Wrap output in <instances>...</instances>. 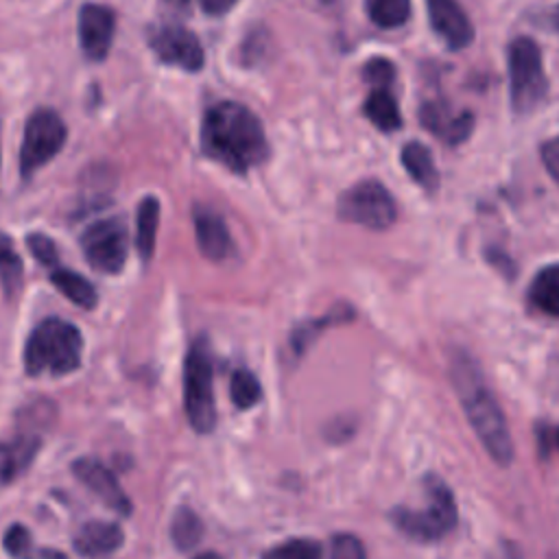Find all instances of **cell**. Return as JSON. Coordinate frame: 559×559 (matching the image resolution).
I'll return each instance as SVG.
<instances>
[{
	"instance_id": "6da1fadb",
	"label": "cell",
	"mask_w": 559,
	"mask_h": 559,
	"mask_svg": "<svg viewBox=\"0 0 559 559\" xmlns=\"http://www.w3.org/2000/svg\"><path fill=\"white\" fill-rule=\"evenodd\" d=\"M201 148L231 173H247L269 157L264 129L253 111L234 100L212 105L201 124Z\"/></svg>"
},
{
	"instance_id": "7a4b0ae2",
	"label": "cell",
	"mask_w": 559,
	"mask_h": 559,
	"mask_svg": "<svg viewBox=\"0 0 559 559\" xmlns=\"http://www.w3.org/2000/svg\"><path fill=\"white\" fill-rule=\"evenodd\" d=\"M450 380L463 413L487 454L498 465H509L513 461V439L502 408L487 386L478 362L469 354L454 349L450 354Z\"/></svg>"
},
{
	"instance_id": "3957f363",
	"label": "cell",
	"mask_w": 559,
	"mask_h": 559,
	"mask_svg": "<svg viewBox=\"0 0 559 559\" xmlns=\"http://www.w3.org/2000/svg\"><path fill=\"white\" fill-rule=\"evenodd\" d=\"M83 336L76 325L59 317L39 321L24 345V369L28 376H66L81 367Z\"/></svg>"
},
{
	"instance_id": "277c9868",
	"label": "cell",
	"mask_w": 559,
	"mask_h": 559,
	"mask_svg": "<svg viewBox=\"0 0 559 559\" xmlns=\"http://www.w3.org/2000/svg\"><path fill=\"white\" fill-rule=\"evenodd\" d=\"M424 496L426 502L421 509L397 507L389 518L402 535L415 542H435L454 528L456 502L450 487L439 476H426Z\"/></svg>"
},
{
	"instance_id": "5b68a950",
	"label": "cell",
	"mask_w": 559,
	"mask_h": 559,
	"mask_svg": "<svg viewBox=\"0 0 559 559\" xmlns=\"http://www.w3.org/2000/svg\"><path fill=\"white\" fill-rule=\"evenodd\" d=\"M183 408L197 432H212L216 426L214 367L205 338H197L183 362Z\"/></svg>"
},
{
	"instance_id": "8992f818",
	"label": "cell",
	"mask_w": 559,
	"mask_h": 559,
	"mask_svg": "<svg viewBox=\"0 0 559 559\" xmlns=\"http://www.w3.org/2000/svg\"><path fill=\"white\" fill-rule=\"evenodd\" d=\"M509 94L515 111H531L546 94L542 50L531 37H518L509 46Z\"/></svg>"
},
{
	"instance_id": "52a82bcc",
	"label": "cell",
	"mask_w": 559,
	"mask_h": 559,
	"mask_svg": "<svg viewBox=\"0 0 559 559\" xmlns=\"http://www.w3.org/2000/svg\"><path fill=\"white\" fill-rule=\"evenodd\" d=\"M336 212L343 221L376 231L389 229L397 218L395 199L376 179L358 181L345 190L338 199Z\"/></svg>"
},
{
	"instance_id": "ba28073f",
	"label": "cell",
	"mask_w": 559,
	"mask_h": 559,
	"mask_svg": "<svg viewBox=\"0 0 559 559\" xmlns=\"http://www.w3.org/2000/svg\"><path fill=\"white\" fill-rule=\"evenodd\" d=\"M66 124L55 109H37L28 116L20 148V173L31 177L37 168L48 164L66 144Z\"/></svg>"
},
{
	"instance_id": "9c48e42d",
	"label": "cell",
	"mask_w": 559,
	"mask_h": 559,
	"mask_svg": "<svg viewBox=\"0 0 559 559\" xmlns=\"http://www.w3.org/2000/svg\"><path fill=\"white\" fill-rule=\"evenodd\" d=\"M81 249L87 264L105 275L122 271L129 253V231L120 218L92 223L81 236Z\"/></svg>"
},
{
	"instance_id": "30bf717a",
	"label": "cell",
	"mask_w": 559,
	"mask_h": 559,
	"mask_svg": "<svg viewBox=\"0 0 559 559\" xmlns=\"http://www.w3.org/2000/svg\"><path fill=\"white\" fill-rule=\"evenodd\" d=\"M148 44L153 52L157 55L159 61L168 66L183 68L188 72H197L205 63L203 48L197 39V35L183 26L177 24H166L148 35Z\"/></svg>"
},
{
	"instance_id": "8fae6325",
	"label": "cell",
	"mask_w": 559,
	"mask_h": 559,
	"mask_svg": "<svg viewBox=\"0 0 559 559\" xmlns=\"http://www.w3.org/2000/svg\"><path fill=\"white\" fill-rule=\"evenodd\" d=\"M72 474L111 511L120 513V515H129L131 513V500L124 493V489L120 487V483L116 480L114 472L100 463L98 459H76L72 463Z\"/></svg>"
},
{
	"instance_id": "7c38bea8",
	"label": "cell",
	"mask_w": 559,
	"mask_h": 559,
	"mask_svg": "<svg viewBox=\"0 0 559 559\" xmlns=\"http://www.w3.org/2000/svg\"><path fill=\"white\" fill-rule=\"evenodd\" d=\"M116 31V15L109 7L87 2L79 11V41L87 59L100 61L107 57Z\"/></svg>"
},
{
	"instance_id": "4fadbf2b",
	"label": "cell",
	"mask_w": 559,
	"mask_h": 559,
	"mask_svg": "<svg viewBox=\"0 0 559 559\" xmlns=\"http://www.w3.org/2000/svg\"><path fill=\"white\" fill-rule=\"evenodd\" d=\"M426 7L432 28L450 48H465L474 39V26L456 0H426Z\"/></svg>"
},
{
	"instance_id": "5bb4252c",
	"label": "cell",
	"mask_w": 559,
	"mask_h": 559,
	"mask_svg": "<svg viewBox=\"0 0 559 559\" xmlns=\"http://www.w3.org/2000/svg\"><path fill=\"white\" fill-rule=\"evenodd\" d=\"M194 236L199 251L214 262H223L234 255L236 247L223 216L210 207H194Z\"/></svg>"
},
{
	"instance_id": "9a60e30c",
	"label": "cell",
	"mask_w": 559,
	"mask_h": 559,
	"mask_svg": "<svg viewBox=\"0 0 559 559\" xmlns=\"http://www.w3.org/2000/svg\"><path fill=\"white\" fill-rule=\"evenodd\" d=\"M122 542H124L122 528L114 522H103V520L85 522L72 539L74 550L87 559H103L116 552L122 546Z\"/></svg>"
},
{
	"instance_id": "2e32d148",
	"label": "cell",
	"mask_w": 559,
	"mask_h": 559,
	"mask_svg": "<svg viewBox=\"0 0 559 559\" xmlns=\"http://www.w3.org/2000/svg\"><path fill=\"white\" fill-rule=\"evenodd\" d=\"M39 437L33 432L17 435L11 441H0V485H9L26 472L39 450Z\"/></svg>"
},
{
	"instance_id": "e0dca14e",
	"label": "cell",
	"mask_w": 559,
	"mask_h": 559,
	"mask_svg": "<svg viewBox=\"0 0 559 559\" xmlns=\"http://www.w3.org/2000/svg\"><path fill=\"white\" fill-rule=\"evenodd\" d=\"M421 120L432 133H439L448 142L465 140L472 129L469 114H448V109L441 105H426L421 109Z\"/></svg>"
},
{
	"instance_id": "ac0fdd59",
	"label": "cell",
	"mask_w": 559,
	"mask_h": 559,
	"mask_svg": "<svg viewBox=\"0 0 559 559\" xmlns=\"http://www.w3.org/2000/svg\"><path fill=\"white\" fill-rule=\"evenodd\" d=\"M528 301L548 317H559V264H548L535 273L528 286Z\"/></svg>"
},
{
	"instance_id": "d6986e66",
	"label": "cell",
	"mask_w": 559,
	"mask_h": 559,
	"mask_svg": "<svg viewBox=\"0 0 559 559\" xmlns=\"http://www.w3.org/2000/svg\"><path fill=\"white\" fill-rule=\"evenodd\" d=\"M400 159H402V166L406 168V173L411 175V179L415 183H419L424 190L432 192L439 186V173L435 168L430 151L424 144H419V142L404 144Z\"/></svg>"
},
{
	"instance_id": "ffe728a7",
	"label": "cell",
	"mask_w": 559,
	"mask_h": 559,
	"mask_svg": "<svg viewBox=\"0 0 559 559\" xmlns=\"http://www.w3.org/2000/svg\"><path fill=\"white\" fill-rule=\"evenodd\" d=\"M157 225H159V201L155 197H144L138 205V218H135V247L144 262H148L155 251Z\"/></svg>"
},
{
	"instance_id": "44dd1931",
	"label": "cell",
	"mask_w": 559,
	"mask_h": 559,
	"mask_svg": "<svg viewBox=\"0 0 559 559\" xmlns=\"http://www.w3.org/2000/svg\"><path fill=\"white\" fill-rule=\"evenodd\" d=\"M50 282L55 284V288L66 295L72 304L90 310L96 306L98 301V295H96V288L79 273L70 271V269H61V266H55L52 273H50Z\"/></svg>"
},
{
	"instance_id": "7402d4cb",
	"label": "cell",
	"mask_w": 559,
	"mask_h": 559,
	"mask_svg": "<svg viewBox=\"0 0 559 559\" xmlns=\"http://www.w3.org/2000/svg\"><path fill=\"white\" fill-rule=\"evenodd\" d=\"M362 111L380 131H395L402 127L397 103L386 87H373L362 105Z\"/></svg>"
},
{
	"instance_id": "603a6c76",
	"label": "cell",
	"mask_w": 559,
	"mask_h": 559,
	"mask_svg": "<svg viewBox=\"0 0 559 559\" xmlns=\"http://www.w3.org/2000/svg\"><path fill=\"white\" fill-rule=\"evenodd\" d=\"M203 537V522L199 520V515L188 509L181 507L175 511L173 522H170V539L179 550H192Z\"/></svg>"
},
{
	"instance_id": "cb8c5ba5",
	"label": "cell",
	"mask_w": 559,
	"mask_h": 559,
	"mask_svg": "<svg viewBox=\"0 0 559 559\" xmlns=\"http://www.w3.org/2000/svg\"><path fill=\"white\" fill-rule=\"evenodd\" d=\"M0 282L7 299H11L22 286V260L13 240L4 231H0Z\"/></svg>"
},
{
	"instance_id": "d4e9b609",
	"label": "cell",
	"mask_w": 559,
	"mask_h": 559,
	"mask_svg": "<svg viewBox=\"0 0 559 559\" xmlns=\"http://www.w3.org/2000/svg\"><path fill=\"white\" fill-rule=\"evenodd\" d=\"M369 20L380 28H397L411 15V0H367Z\"/></svg>"
},
{
	"instance_id": "484cf974",
	"label": "cell",
	"mask_w": 559,
	"mask_h": 559,
	"mask_svg": "<svg viewBox=\"0 0 559 559\" xmlns=\"http://www.w3.org/2000/svg\"><path fill=\"white\" fill-rule=\"evenodd\" d=\"M229 393H231V402L240 411H245V408H251L260 402L262 386H260V380L255 378V373H251L249 369H236L231 373Z\"/></svg>"
},
{
	"instance_id": "4316f807",
	"label": "cell",
	"mask_w": 559,
	"mask_h": 559,
	"mask_svg": "<svg viewBox=\"0 0 559 559\" xmlns=\"http://www.w3.org/2000/svg\"><path fill=\"white\" fill-rule=\"evenodd\" d=\"M266 559H323V550L319 542L297 537L273 548Z\"/></svg>"
},
{
	"instance_id": "83f0119b",
	"label": "cell",
	"mask_w": 559,
	"mask_h": 559,
	"mask_svg": "<svg viewBox=\"0 0 559 559\" xmlns=\"http://www.w3.org/2000/svg\"><path fill=\"white\" fill-rule=\"evenodd\" d=\"M330 559H367V552L356 535L338 533L332 537Z\"/></svg>"
},
{
	"instance_id": "f1b7e54d",
	"label": "cell",
	"mask_w": 559,
	"mask_h": 559,
	"mask_svg": "<svg viewBox=\"0 0 559 559\" xmlns=\"http://www.w3.org/2000/svg\"><path fill=\"white\" fill-rule=\"evenodd\" d=\"M338 319H343V317H336V314H328L325 319H317V321H306V323H301L299 328H295L293 330V336H290V345H293V349H295V354H301L314 338H317V334L330 323V321H338Z\"/></svg>"
},
{
	"instance_id": "f546056e",
	"label": "cell",
	"mask_w": 559,
	"mask_h": 559,
	"mask_svg": "<svg viewBox=\"0 0 559 559\" xmlns=\"http://www.w3.org/2000/svg\"><path fill=\"white\" fill-rule=\"evenodd\" d=\"M26 245H28V249H31V253H33V258L39 262V264H44V266H57V260H59V253H57V245H55V240L50 238V236H46V234H28V238H26Z\"/></svg>"
},
{
	"instance_id": "4dcf8cb0",
	"label": "cell",
	"mask_w": 559,
	"mask_h": 559,
	"mask_svg": "<svg viewBox=\"0 0 559 559\" xmlns=\"http://www.w3.org/2000/svg\"><path fill=\"white\" fill-rule=\"evenodd\" d=\"M4 550L13 557V559H26L33 550H31V533L26 526L22 524H13L7 528L4 533Z\"/></svg>"
},
{
	"instance_id": "1f68e13d",
	"label": "cell",
	"mask_w": 559,
	"mask_h": 559,
	"mask_svg": "<svg viewBox=\"0 0 559 559\" xmlns=\"http://www.w3.org/2000/svg\"><path fill=\"white\" fill-rule=\"evenodd\" d=\"M393 76L395 68L386 59H371L365 66V79L371 83V87H389Z\"/></svg>"
},
{
	"instance_id": "d6a6232c",
	"label": "cell",
	"mask_w": 559,
	"mask_h": 559,
	"mask_svg": "<svg viewBox=\"0 0 559 559\" xmlns=\"http://www.w3.org/2000/svg\"><path fill=\"white\" fill-rule=\"evenodd\" d=\"M542 162H544L548 175L559 183V135L548 140L542 146Z\"/></svg>"
},
{
	"instance_id": "836d02e7",
	"label": "cell",
	"mask_w": 559,
	"mask_h": 559,
	"mask_svg": "<svg viewBox=\"0 0 559 559\" xmlns=\"http://www.w3.org/2000/svg\"><path fill=\"white\" fill-rule=\"evenodd\" d=\"M201 2V9L210 15H223L227 13L238 0H199Z\"/></svg>"
},
{
	"instance_id": "e575fe53",
	"label": "cell",
	"mask_w": 559,
	"mask_h": 559,
	"mask_svg": "<svg viewBox=\"0 0 559 559\" xmlns=\"http://www.w3.org/2000/svg\"><path fill=\"white\" fill-rule=\"evenodd\" d=\"M26 559H68V557L59 550H52V548H37Z\"/></svg>"
},
{
	"instance_id": "d590c367",
	"label": "cell",
	"mask_w": 559,
	"mask_h": 559,
	"mask_svg": "<svg viewBox=\"0 0 559 559\" xmlns=\"http://www.w3.org/2000/svg\"><path fill=\"white\" fill-rule=\"evenodd\" d=\"M166 2H168L170 7H175V9H186L190 0H166Z\"/></svg>"
},
{
	"instance_id": "8d00e7d4",
	"label": "cell",
	"mask_w": 559,
	"mask_h": 559,
	"mask_svg": "<svg viewBox=\"0 0 559 559\" xmlns=\"http://www.w3.org/2000/svg\"><path fill=\"white\" fill-rule=\"evenodd\" d=\"M194 559H223V557L216 555V552H201V555H197Z\"/></svg>"
},
{
	"instance_id": "74e56055",
	"label": "cell",
	"mask_w": 559,
	"mask_h": 559,
	"mask_svg": "<svg viewBox=\"0 0 559 559\" xmlns=\"http://www.w3.org/2000/svg\"><path fill=\"white\" fill-rule=\"evenodd\" d=\"M548 559H559V552H552Z\"/></svg>"
},
{
	"instance_id": "f35d334b",
	"label": "cell",
	"mask_w": 559,
	"mask_h": 559,
	"mask_svg": "<svg viewBox=\"0 0 559 559\" xmlns=\"http://www.w3.org/2000/svg\"><path fill=\"white\" fill-rule=\"evenodd\" d=\"M557 443H559V432H557Z\"/></svg>"
}]
</instances>
